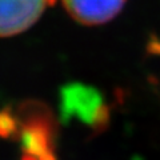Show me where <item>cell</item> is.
<instances>
[{"instance_id": "1", "label": "cell", "mask_w": 160, "mask_h": 160, "mask_svg": "<svg viewBox=\"0 0 160 160\" xmlns=\"http://www.w3.org/2000/svg\"><path fill=\"white\" fill-rule=\"evenodd\" d=\"M13 113L16 119L13 138L20 140L23 160H56V126L51 109L40 102L29 100L13 109Z\"/></svg>"}, {"instance_id": "2", "label": "cell", "mask_w": 160, "mask_h": 160, "mask_svg": "<svg viewBox=\"0 0 160 160\" xmlns=\"http://www.w3.org/2000/svg\"><path fill=\"white\" fill-rule=\"evenodd\" d=\"M60 107L64 118L76 119L91 126H99L107 116L106 107L96 91L79 84L67 86L62 89Z\"/></svg>"}, {"instance_id": "3", "label": "cell", "mask_w": 160, "mask_h": 160, "mask_svg": "<svg viewBox=\"0 0 160 160\" xmlns=\"http://www.w3.org/2000/svg\"><path fill=\"white\" fill-rule=\"evenodd\" d=\"M51 0H0V38H9L31 28Z\"/></svg>"}, {"instance_id": "4", "label": "cell", "mask_w": 160, "mask_h": 160, "mask_svg": "<svg viewBox=\"0 0 160 160\" xmlns=\"http://www.w3.org/2000/svg\"><path fill=\"white\" fill-rule=\"evenodd\" d=\"M126 0H63L67 12L76 22L98 26L112 20L122 11Z\"/></svg>"}]
</instances>
